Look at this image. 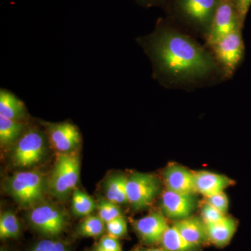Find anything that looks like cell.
Wrapping results in <instances>:
<instances>
[{"label":"cell","instance_id":"1","mask_svg":"<svg viewBox=\"0 0 251 251\" xmlns=\"http://www.w3.org/2000/svg\"><path fill=\"white\" fill-rule=\"evenodd\" d=\"M138 41L152 62L155 77L166 86L199 83L219 72L214 56L174 28L158 26Z\"/></svg>","mask_w":251,"mask_h":251},{"label":"cell","instance_id":"2","mask_svg":"<svg viewBox=\"0 0 251 251\" xmlns=\"http://www.w3.org/2000/svg\"><path fill=\"white\" fill-rule=\"evenodd\" d=\"M5 189L20 205L30 207L44 196L45 179L37 171L20 172L6 179Z\"/></svg>","mask_w":251,"mask_h":251},{"label":"cell","instance_id":"3","mask_svg":"<svg viewBox=\"0 0 251 251\" xmlns=\"http://www.w3.org/2000/svg\"><path fill=\"white\" fill-rule=\"evenodd\" d=\"M80 176V160L75 151L61 153L49 178V189L54 196L64 198L75 190Z\"/></svg>","mask_w":251,"mask_h":251},{"label":"cell","instance_id":"4","mask_svg":"<svg viewBox=\"0 0 251 251\" xmlns=\"http://www.w3.org/2000/svg\"><path fill=\"white\" fill-rule=\"evenodd\" d=\"M126 189L128 202L135 209H142L158 196L161 185L155 175L134 173L127 178Z\"/></svg>","mask_w":251,"mask_h":251},{"label":"cell","instance_id":"5","mask_svg":"<svg viewBox=\"0 0 251 251\" xmlns=\"http://www.w3.org/2000/svg\"><path fill=\"white\" fill-rule=\"evenodd\" d=\"M221 0H177L182 16L198 30L207 36Z\"/></svg>","mask_w":251,"mask_h":251},{"label":"cell","instance_id":"6","mask_svg":"<svg viewBox=\"0 0 251 251\" xmlns=\"http://www.w3.org/2000/svg\"><path fill=\"white\" fill-rule=\"evenodd\" d=\"M215 59L226 75H232L244 55V43L240 28L211 46Z\"/></svg>","mask_w":251,"mask_h":251},{"label":"cell","instance_id":"7","mask_svg":"<svg viewBox=\"0 0 251 251\" xmlns=\"http://www.w3.org/2000/svg\"><path fill=\"white\" fill-rule=\"evenodd\" d=\"M45 152V139L40 131L30 129L18 140L12 158L16 166L29 167L39 163Z\"/></svg>","mask_w":251,"mask_h":251},{"label":"cell","instance_id":"8","mask_svg":"<svg viewBox=\"0 0 251 251\" xmlns=\"http://www.w3.org/2000/svg\"><path fill=\"white\" fill-rule=\"evenodd\" d=\"M242 25L235 5L229 0H221L214 15L209 34L206 36L212 46Z\"/></svg>","mask_w":251,"mask_h":251},{"label":"cell","instance_id":"9","mask_svg":"<svg viewBox=\"0 0 251 251\" xmlns=\"http://www.w3.org/2000/svg\"><path fill=\"white\" fill-rule=\"evenodd\" d=\"M29 220L36 229L49 236L58 235L64 230L66 217L62 211L50 204H41L31 209Z\"/></svg>","mask_w":251,"mask_h":251},{"label":"cell","instance_id":"10","mask_svg":"<svg viewBox=\"0 0 251 251\" xmlns=\"http://www.w3.org/2000/svg\"><path fill=\"white\" fill-rule=\"evenodd\" d=\"M45 128L52 148L61 153L75 151L81 142V135L75 125L69 122L46 123Z\"/></svg>","mask_w":251,"mask_h":251},{"label":"cell","instance_id":"11","mask_svg":"<svg viewBox=\"0 0 251 251\" xmlns=\"http://www.w3.org/2000/svg\"><path fill=\"white\" fill-rule=\"evenodd\" d=\"M196 201L194 193H176L166 189L162 195V209L167 217L179 221L191 216L196 209Z\"/></svg>","mask_w":251,"mask_h":251},{"label":"cell","instance_id":"12","mask_svg":"<svg viewBox=\"0 0 251 251\" xmlns=\"http://www.w3.org/2000/svg\"><path fill=\"white\" fill-rule=\"evenodd\" d=\"M167 189L176 193H196L194 173L180 165L171 163L163 173Z\"/></svg>","mask_w":251,"mask_h":251},{"label":"cell","instance_id":"13","mask_svg":"<svg viewBox=\"0 0 251 251\" xmlns=\"http://www.w3.org/2000/svg\"><path fill=\"white\" fill-rule=\"evenodd\" d=\"M134 227L144 242L152 244L161 242L163 234L170 226L164 216L153 212L135 221Z\"/></svg>","mask_w":251,"mask_h":251},{"label":"cell","instance_id":"14","mask_svg":"<svg viewBox=\"0 0 251 251\" xmlns=\"http://www.w3.org/2000/svg\"><path fill=\"white\" fill-rule=\"evenodd\" d=\"M194 178L196 192L206 198L223 192L233 184V181L227 176L208 171L196 172Z\"/></svg>","mask_w":251,"mask_h":251},{"label":"cell","instance_id":"15","mask_svg":"<svg viewBox=\"0 0 251 251\" xmlns=\"http://www.w3.org/2000/svg\"><path fill=\"white\" fill-rule=\"evenodd\" d=\"M207 240L219 247L227 245L237 228L235 219L229 216L212 223H204Z\"/></svg>","mask_w":251,"mask_h":251},{"label":"cell","instance_id":"16","mask_svg":"<svg viewBox=\"0 0 251 251\" xmlns=\"http://www.w3.org/2000/svg\"><path fill=\"white\" fill-rule=\"evenodd\" d=\"M173 226L186 241L196 247L207 240L205 224L200 218L190 216L179 220Z\"/></svg>","mask_w":251,"mask_h":251},{"label":"cell","instance_id":"17","mask_svg":"<svg viewBox=\"0 0 251 251\" xmlns=\"http://www.w3.org/2000/svg\"><path fill=\"white\" fill-rule=\"evenodd\" d=\"M0 116L23 122L27 116V108L21 99L4 89L0 90Z\"/></svg>","mask_w":251,"mask_h":251},{"label":"cell","instance_id":"18","mask_svg":"<svg viewBox=\"0 0 251 251\" xmlns=\"http://www.w3.org/2000/svg\"><path fill=\"white\" fill-rule=\"evenodd\" d=\"M127 178L123 175H116L107 180L105 186L107 200L117 204L128 202Z\"/></svg>","mask_w":251,"mask_h":251},{"label":"cell","instance_id":"19","mask_svg":"<svg viewBox=\"0 0 251 251\" xmlns=\"http://www.w3.org/2000/svg\"><path fill=\"white\" fill-rule=\"evenodd\" d=\"M25 128V125L23 122L0 116V143L1 146L17 143L24 134Z\"/></svg>","mask_w":251,"mask_h":251},{"label":"cell","instance_id":"20","mask_svg":"<svg viewBox=\"0 0 251 251\" xmlns=\"http://www.w3.org/2000/svg\"><path fill=\"white\" fill-rule=\"evenodd\" d=\"M161 242L166 251H193L197 247L186 241L174 226L168 227Z\"/></svg>","mask_w":251,"mask_h":251},{"label":"cell","instance_id":"21","mask_svg":"<svg viewBox=\"0 0 251 251\" xmlns=\"http://www.w3.org/2000/svg\"><path fill=\"white\" fill-rule=\"evenodd\" d=\"M95 209V202L89 195L80 190H74L72 196V209L75 215L88 216Z\"/></svg>","mask_w":251,"mask_h":251},{"label":"cell","instance_id":"22","mask_svg":"<svg viewBox=\"0 0 251 251\" xmlns=\"http://www.w3.org/2000/svg\"><path fill=\"white\" fill-rule=\"evenodd\" d=\"M21 226L17 216L11 211L2 213L0 216V237L1 239H11L19 236Z\"/></svg>","mask_w":251,"mask_h":251},{"label":"cell","instance_id":"23","mask_svg":"<svg viewBox=\"0 0 251 251\" xmlns=\"http://www.w3.org/2000/svg\"><path fill=\"white\" fill-rule=\"evenodd\" d=\"M106 229V224L99 216H88L78 227L80 235L87 237H98Z\"/></svg>","mask_w":251,"mask_h":251},{"label":"cell","instance_id":"24","mask_svg":"<svg viewBox=\"0 0 251 251\" xmlns=\"http://www.w3.org/2000/svg\"><path fill=\"white\" fill-rule=\"evenodd\" d=\"M99 216L105 224L116 218L122 216V211L117 204L108 201L103 200L98 204Z\"/></svg>","mask_w":251,"mask_h":251},{"label":"cell","instance_id":"25","mask_svg":"<svg viewBox=\"0 0 251 251\" xmlns=\"http://www.w3.org/2000/svg\"><path fill=\"white\" fill-rule=\"evenodd\" d=\"M106 230L109 235L120 238L127 233V223L123 216L116 218L106 224Z\"/></svg>","mask_w":251,"mask_h":251},{"label":"cell","instance_id":"26","mask_svg":"<svg viewBox=\"0 0 251 251\" xmlns=\"http://www.w3.org/2000/svg\"><path fill=\"white\" fill-rule=\"evenodd\" d=\"M201 214L204 223L216 222L226 216V214L221 213L206 201L203 203L201 208Z\"/></svg>","mask_w":251,"mask_h":251},{"label":"cell","instance_id":"27","mask_svg":"<svg viewBox=\"0 0 251 251\" xmlns=\"http://www.w3.org/2000/svg\"><path fill=\"white\" fill-rule=\"evenodd\" d=\"M206 202L215 207L223 214H226L228 209L229 201L226 193L223 192L206 198Z\"/></svg>","mask_w":251,"mask_h":251},{"label":"cell","instance_id":"28","mask_svg":"<svg viewBox=\"0 0 251 251\" xmlns=\"http://www.w3.org/2000/svg\"><path fill=\"white\" fill-rule=\"evenodd\" d=\"M98 247L106 251H122L121 244L117 238L105 235L100 239Z\"/></svg>","mask_w":251,"mask_h":251},{"label":"cell","instance_id":"29","mask_svg":"<svg viewBox=\"0 0 251 251\" xmlns=\"http://www.w3.org/2000/svg\"><path fill=\"white\" fill-rule=\"evenodd\" d=\"M251 5V0H239L237 6V11L241 25L244 23Z\"/></svg>","mask_w":251,"mask_h":251},{"label":"cell","instance_id":"30","mask_svg":"<svg viewBox=\"0 0 251 251\" xmlns=\"http://www.w3.org/2000/svg\"><path fill=\"white\" fill-rule=\"evenodd\" d=\"M53 241L45 239L38 243L31 251H50Z\"/></svg>","mask_w":251,"mask_h":251},{"label":"cell","instance_id":"31","mask_svg":"<svg viewBox=\"0 0 251 251\" xmlns=\"http://www.w3.org/2000/svg\"><path fill=\"white\" fill-rule=\"evenodd\" d=\"M50 251H67V249L62 243L53 242Z\"/></svg>","mask_w":251,"mask_h":251},{"label":"cell","instance_id":"32","mask_svg":"<svg viewBox=\"0 0 251 251\" xmlns=\"http://www.w3.org/2000/svg\"><path fill=\"white\" fill-rule=\"evenodd\" d=\"M136 251H166L165 250H161V249H139Z\"/></svg>","mask_w":251,"mask_h":251},{"label":"cell","instance_id":"33","mask_svg":"<svg viewBox=\"0 0 251 251\" xmlns=\"http://www.w3.org/2000/svg\"><path fill=\"white\" fill-rule=\"evenodd\" d=\"M229 1H230L231 2L233 3V4L235 5L236 8H237V6L238 3H239V0H229Z\"/></svg>","mask_w":251,"mask_h":251},{"label":"cell","instance_id":"34","mask_svg":"<svg viewBox=\"0 0 251 251\" xmlns=\"http://www.w3.org/2000/svg\"><path fill=\"white\" fill-rule=\"evenodd\" d=\"M94 251H104V250H103V249H99V247H97V249H96V250Z\"/></svg>","mask_w":251,"mask_h":251},{"label":"cell","instance_id":"35","mask_svg":"<svg viewBox=\"0 0 251 251\" xmlns=\"http://www.w3.org/2000/svg\"><path fill=\"white\" fill-rule=\"evenodd\" d=\"M143 1H154V0H143Z\"/></svg>","mask_w":251,"mask_h":251}]
</instances>
